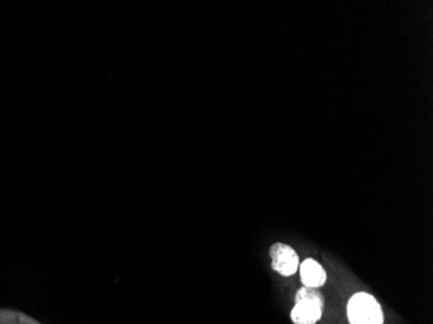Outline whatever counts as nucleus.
Returning <instances> with one entry per match:
<instances>
[{
	"mask_svg": "<svg viewBox=\"0 0 433 324\" xmlns=\"http://www.w3.org/2000/svg\"><path fill=\"white\" fill-rule=\"evenodd\" d=\"M324 300L318 288L304 287L297 292L296 305L291 312L295 324H315L323 313Z\"/></svg>",
	"mask_w": 433,
	"mask_h": 324,
	"instance_id": "f257e3e1",
	"label": "nucleus"
},
{
	"mask_svg": "<svg viewBox=\"0 0 433 324\" xmlns=\"http://www.w3.org/2000/svg\"><path fill=\"white\" fill-rule=\"evenodd\" d=\"M351 324H383L384 314L377 299L365 292L355 293L348 302Z\"/></svg>",
	"mask_w": 433,
	"mask_h": 324,
	"instance_id": "f03ea898",
	"label": "nucleus"
},
{
	"mask_svg": "<svg viewBox=\"0 0 433 324\" xmlns=\"http://www.w3.org/2000/svg\"><path fill=\"white\" fill-rule=\"evenodd\" d=\"M270 257L271 266L278 274L283 277H292L296 274L300 266V258L292 246L285 243L274 244L270 249Z\"/></svg>",
	"mask_w": 433,
	"mask_h": 324,
	"instance_id": "7ed1b4c3",
	"label": "nucleus"
},
{
	"mask_svg": "<svg viewBox=\"0 0 433 324\" xmlns=\"http://www.w3.org/2000/svg\"><path fill=\"white\" fill-rule=\"evenodd\" d=\"M300 277L301 281L305 287L310 288H320L323 287L326 280H327V274L324 271V268L318 264L315 259L308 258L305 259L300 266Z\"/></svg>",
	"mask_w": 433,
	"mask_h": 324,
	"instance_id": "20e7f679",
	"label": "nucleus"
}]
</instances>
